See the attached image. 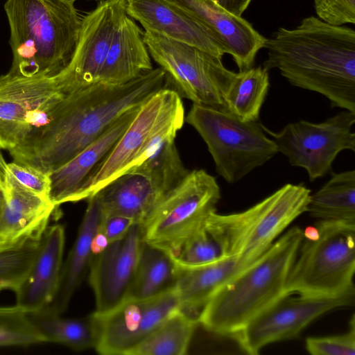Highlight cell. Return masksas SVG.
I'll list each match as a JSON object with an SVG mask.
<instances>
[{
    "label": "cell",
    "mask_w": 355,
    "mask_h": 355,
    "mask_svg": "<svg viewBox=\"0 0 355 355\" xmlns=\"http://www.w3.org/2000/svg\"><path fill=\"white\" fill-rule=\"evenodd\" d=\"M168 87L166 71L158 67L123 85L95 83L67 93L48 125L26 146L9 153L13 161L49 174L99 137L128 110Z\"/></svg>",
    "instance_id": "cell-1"
},
{
    "label": "cell",
    "mask_w": 355,
    "mask_h": 355,
    "mask_svg": "<svg viewBox=\"0 0 355 355\" xmlns=\"http://www.w3.org/2000/svg\"><path fill=\"white\" fill-rule=\"evenodd\" d=\"M263 67L277 69L293 86L319 93L333 107L355 113V31L318 17L266 38Z\"/></svg>",
    "instance_id": "cell-2"
},
{
    "label": "cell",
    "mask_w": 355,
    "mask_h": 355,
    "mask_svg": "<svg viewBox=\"0 0 355 355\" xmlns=\"http://www.w3.org/2000/svg\"><path fill=\"white\" fill-rule=\"evenodd\" d=\"M76 0H6L12 53L10 72L55 77L76 50L82 18Z\"/></svg>",
    "instance_id": "cell-3"
},
{
    "label": "cell",
    "mask_w": 355,
    "mask_h": 355,
    "mask_svg": "<svg viewBox=\"0 0 355 355\" xmlns=\"http://www.w3.org/2000/svg\"><path fill=\"white\" fill-rule=\"evenodd\" d=\"M303 239L293 227L257 259L241 270L211 297L198 323L207 331L232 336L252 319L286 293V286Z\"/></svg>",
    "instance_id": "cell-4"
},
{
    "label": "cell",
    "mask_w": 355,
    "mask_h": 355,
    "mask_svg": "<svg viewBox=\"0 0 355 355\" xmlns=\"http://www.w3.org/2000/svg\"><path fill=\"white\" fill-rule=\"evenodd\" d=\"M310 197L311 191L305 186L289 183L245 211L225 215L214 212L207 223L225 254L248 266L307 211Z\"/></svg>",
    "instance_id": "cell-5"
},
{
    "label": "cell",
    "mask_w": 355,
    "mask_h": 355,
    "mask_svg": "<svg viewBox=\"0 0 355 355\" xmlns=\"http://www.w3.org/2000/svg\"><path fill=\"white\" fill-rule=\"evenodd\" d=\"M315 224L318 236L302 239L286 293L327 297L355 292V223L318 220Z\"/></svg>",
    "instance_id": "cell-6"
},
{
    "label": "cell",
    "mask_w": 355,
    "mask_h": 355,
    "mask_svg": "<svg viewBox=\"0 0 355 355\" xmlns=\"http://www.w3.org/2000/svg\"><path fill=\"white\" fill-rule=\"evenodd\" d=\"M185 121L202 138L216 171L228 183L240 181L278 153L258 121H244L231 113L195 103Z\"/></svg>",
    "instance_id": "cell-7"
},
{
    "label": "cell",
    "mask_w": 355,
    "mask_h": 355,
    "mask_svg": "<svg viewBox=\"0 0 355 355\" xmlns=\"http://www.w3.org/2000/svg\"><path fill=\"white\" fill-rule=\"evenodd\" d=\"M143 37L150 57L181 97L227 112L225 95L236 73L223 65L222 58L148 31Z\"/></svg>",
    "instance_id": "cell-8"
},
{
    "label": "cell",
    "mask_w": 355,
    "mask_h": 355,
    "mask_svg": "<svg viewBox=\"0 0 355 355\" xmlns=\"http://www.w3.org/2000/svg\"><path fill=\"white\" fill-rule=\"evenodd\" d=\"M65 94L55 77L0 75V150L10 153L33 140Z\"/></svg>",
    "instance_id": "cell-9"
},
{
    "label": "cell",
    "mask_w": 355,
    "mask_h": 355,
    "mask_svg": "<svg viewBox=\"0 0 355 355\" xmlns=\"http://www.w3.org/2000/svg\"><path fill=\"white\" fill-rule=\"evenodd\" d=\"M355 113L344 110L321 123L304 120L290 123L275 132L261 128L291 165L301 167L313 182L332 172V164L343 150L355 151Z\"/></svg>",
    "instance_id": "cell-10"
},
{
    "label": "cell",
    "mask_w": 355,
    "mask_h": 355,
    "mask_svg": "<svg viewBox=\"0 0 355 355\" xmlns=\"http://www.w3.org/2000/svg\"><path fill=\"white\" fill-rule=\"evenodd\" d=\"M216 179L203 169L189 171L141 225L144 241L161 246L216 211Z\"/></svg>",
    "instance_id": "cell-11"
},
{
    "label": "cell",
    "mask_w": 355,
    "mask_h": 355,
    "mask_svg": "<svg viewBox=\"0 0 355 355\" xmlns=\"http://www.w3.org/2000/svg\"><path fill=\"white\" fill-rule=\"evenodd\" d=\"M180 309L174 288L147 299H125L105 313L94 312V349L103 355H130L169 315Z\"/></svg>",
    "instance_id": "cell-12"
},
{
    "label": "cell",
    "mask_w": 355,
    "mask_h": 355,
    "mask_svg": "<svg viewBox=\"0 0 355 355\" xmlns=\"http://www.w3.org/2000/svg\"><path fill=\"white\" fill-rule=\"evenodd\" d=\"M354 297L355 292L327 297L286 294L232 337L245 352L256 355L270 343L297 337L324 313L352 304Z\"/></svg>",
    "instance_id": "cell-13"
},
{
    "label": "cell",
    "mask_w": 355,
    "mask_h": 355,
    "mask_svg": "<svg viewBox=\"0 0 355 355\" xmlns=\"http://www.w3.org/2000/svg\"><path fill=\"white\" fill-rule=\"evenodd\" d=\"M125 13V0H103L82 18L75 53L69 65L55 76L64 93L96 83L114 32Z\"/></svg>",
    "instance_id": "cell-14"
},
{
    "label": "cell",
    "mask_w": 355,
    "mask_h": 355,
    "mask_svg": "<svg viewBox=\"0 0 355 355\" xmlns=\"http://www.w3.org/2000/svg\"><path fill=\"white\" fill-rule=\"evenodd\" d=\"M144 241L141 225L135 223L122 238L92 257L89 283L95 296V313H107L125 300Z\"/></svg>",
    "instance_id": "cell-15"
},
{
    "label": "cell",
    "mask_w": 355,
    "mask_h": 355,
    "mask_svg": "<svg viewBox=\"0 0 355 355\" xmlns=\"http://www.w3.org/2000/svg\"><path fill=\"white\" fill-rule=\"evenodd\" d=\"M127 15L148 31L222 58L225 51L199 20L168 0H125Z\"/></svg>",
    "instance_id": "cell-16"
},
{
    "label": "cell",
    "mask_w": 355,
    "mask_h": 355,
    "mask_svg": "<svg viewBox=\"0 0 355 355\" xmlns=\"http://www.w3.org/2000/svg\"><path fill=\"white\" fill-rule=\"evenodd\" d=\"M141 105L128 110L99 137L49 173V200L55 207L65 202L79 201L85 183L128 128Z\"/></svg>",
    "instance_id": "cell-17"
},
{
    "label": "cell",
    "mask_w": 355,
    "mask_h": 355,
    "mask_svg": "<svg viewBox=\"0 0 355 355\" xmlns=\"http://www.w3.org/2000/svg\"><path fill=\"white\" fill-rule=\"evenodd\" d=\"M199 20L211 31L230 54L239 71L253 67L266 38L247 20L237 17L213 0H168Z\"/></svg>",
    "instance_id": "cell-18"
},
{
    "label": "cell",
    "mask_w": 355,
    "mask_h": 355,
    "mask_svg": "<svg viewBox=\"0 0 355 355\" xmlns=\"http://www.w3.org/2000/svg\"><path fill=\"white\" fill-rule=\"evenodd\" d=\"M0 210V239L3 250L40 238L56 209L49 198L31 192L5 176Z\"/></svg>",
    "instance_id": "cell-19"
},
{
    "label": "cell",
    "mask_w": 355,
    "mask_h": 355,
    "mask_svg": "<svg viewBox=\"0 0 355 355\" xmlns=\"http://www.w3.org/2000/svg\"><path fill=\"white\" fill-rule=\"evenodd\" d=\"M166 88L152 95L141 105L128 128L85 183L79 201L89 199L130 168L143 148L159 115Z\"/></svg>",
    "instance_id": "cell-20"
},
{
    "label": "cell",
    "mask_w": 355,
    "mask_h": 355,
    "mask_svg": "<svg viewBox=\"0 0 355 355\" xmlns=\"http://www.w3.org/2000/svg\"><path fill=\"white\" fill-rule=\"evenodd\" d=\"M64 241L61 225L47 226L43 232L31 267L14 291L16 304L28 313L38 311L53 301L60 279Z\"/></svg>",
    "instance_id": "cell-21"
},
{
    "label": "cell",
    "mask_w": 355,
    "mask_h": 355,
    "mask_svg": "<svg viewBox=\"0 0 355 355\" xmlns=\"http://www.w3.org/2000/svg\"><path fill=\"white\" fill-rule=\"evenodd\" d=\"M168 193L146 173L128 171L95 195L103 216L121 215L141 225Z\"/></svg>",
    "instance_id": "cell-22"
},
{
    "label": "cell",
    "mask_w": 355,
    "mask_h": 355,
    "mask_svg": "<svg viewBox=\"0 0 355 355\" xmlns=\"http://www.w3.org/2000/svg\"><path fill=\"white\" fill-rule=\"evenodd\" d=\"M153 69L143 33L125 13L114 32L96 83L120 85Z\"/></svg>",
    "instance_id": "cell-23"
},
{
    "label": "cell",
    "mask_w": 355,
    "mask_h": 355,
    "mask_svg": "<svg viewBox=\"0 0 355 355\" xmlns=\"http://www.w3.org/2000/svg\"><path fill=\"white\" fill-rule=\"evenodd\" d=\"M103 218L100 201L96 195L89 198L88 205L79 227L75 242L62 263L58 291L53 301L45 308L61 315L84 279L93 257L91 245L94 235Z\"/></svg>",
    "instance_id": "cell-24"
},
{
    "label": "cell",
    "mask_w": 355,
    "mask_h": 355,
    "mask_svg": "<svg viewBox=\"0 0 355 355\" xmlns=\"http://www.w3.org/2000/svg\"><path fill=\"white\" fill-rule=\"evenodd\" d=\"M248 266L236 257L190 268H180L174 286L180 309L198 318L216 292L235 275Z\"/></svg>",
    "instance_id": "cell-25"
},
{
    "label": "cell",
    "mask_w": 355,
    "mask_h": 355,
    "mask_svg": "<svg viewBox=\"0 0 355 355\" xmlns=\"http://www.w3.org/2000/svg\"><path fill=\"white\" fill-rule=\"evenodd\" d=\"M180 268L163 248L144 241L137 270L125 299H147L173 289Z\"/></svg>",
    "instance_id": "cell-26"
},
{
    "label": "cell",
    "mask_w": 355,
    "mask_h": 355,
    "mask_svg": "<svg viewBox=\"0 0 355 355\" xmlns=\"http://www.w3.org/2000/svg\"><path fill=\"white\" fill-rule=\"evenodd\" d=\"M306 212L318 220L355 223V171L331 173L330 179L311 194Z\"/></svg>",
    "instance_id": "cell-27"
},
{
    "label": "cell",
    "mask_w": 355,
    "mask_h": 355,
    "mask_svg": "<svg viewBox=\"0 0 355 355\" xmlns=\"http://www.w3.org/2000/svg\"><path fill=\"white\" fill-rule=\"evenodd\" d=\"M207 218L159 246L166 251L180 268L209 264L227 257L209 227Z\"/></svg>",
    "instance_id": "cell-28"
},
{
    "label": "cell",
    "mask_w": 355,
    "mask_h": 355,
    "mask_svg": "<svg viewBox=\"0 0 355 355\" xmlns=\"http://www.w3.org/2000/svg\"><path fill=\"white\" fill-rule=\"evenodd\" d=\"M269 87L268 71L263 67L236 73L225 95L227 112L244 121H258Z\"/></svg>",
    "instance_id": "cell-29"
},
{
    "label": "cell",
    "mask_w": 355,
    "mask_h": 355,
    "mask_svg": "<svg viewBox=\"0 0 355 355\" xmlns=\"http://www.w3.org/2000/svg\"><path fill=\"white\" fill-rule=\"evenodd\" d=\"M198 318L179 309L169 315L130 355H184L187 353Z\"/></svg>",
    "instance_id": "cell-30"
},
{
    "label": "cell",
    "mask_w": 355,
    "mask_h": 355,
    "mask_svg": "<svg viewBox=\"0 0 355 355\" xmlns=\"http://www.w3.org/2000/svg\"><path fill=\"white\" fill-rule=\"evenodd\" d=\"M28 314L47 343L62 344L78 351L94 348L96 334L92 315L84 318H64L45 309Z\"/></svg>",
    "instance_id": "cell-31"
},
{
    "label": "cell",
    "mask_w": 355,
    "mask_h": 355,
    "mask_svg": "<svg viewBox=\"0 0 355 355\" xmlns=\"http://www.w3.org/2000/svg\"><path fill=\"white\" fill-rule=\"evenodd\" d=\"M47 343L24 309L15 304L0 306V347Z\"/></svg>",
    "instance_id": "cell-32"
},
{
    "label": "cell",
    "mask_w": 355,
    "mask_h": 355,
    "mask_svg": "<svg viewBox=\"0 0 355 355\" xmlns=\"http://www.w3.org/2000/svg\"><path fill=\"white\" fill-rule=\"evenodd\" d=\"M41 236L0 252V283L4 289L14 291L24 279L39 250Z\"/></svg>",
    "instance_id": "cell-33"
},
{
    "label": "cell",
    "mask_w": 355,
    "mask_h": 355,
    "mask_svg": "<svg viewBox=\"0 0 355 355\" xmlns=\"http://www.w3.org/2000/svg\"><path fill=\"white\" fill-rule=\"evenodd\" d=\"M305 347L312 355H354V316L352 318L350 329L347 332L332 336L307 338Z\"/></svg>",
    "instance_id": "cell-34"
},
{
    "label": "cell",
    "mask_w": 355,
    "mask_h": 355,
    "mask_svg": "<svg viewBox=\"0 0 355 355\" xmlns=\"http://www.w3.org/2000/svg\"><path fill=\"white\" fill-rule=\"evenodd\" d=\"M6 175L22 188L49 199V173L31 166L12 161L6 164Z\"/></svg>",
    "instance_id": "cell-35"
},
{
    "label": "cell",
    "mask_w": 355,
    "mask_h": 355,
    "mask_svg": "<svg viewBox=\"0 0 355 355\" xmlns=\"http://www.w3.org/2000/svg\"><path fill=\"white\" fill-rule=\"evenodd\" d=\"M317 17L333 25L355 24V0H314Z\"/></svg>",
    "instance_id": "cell-36"
},
{
    "label": "cell",
    "mask_w": 355,
    "mask_h": 355,
    "mask_svg": "<svg viewBox=\"0 0 355 355\" xmlns=\"http://www.w3.org/2000/svg\"><path fill=\"white\" fill-rule=\"evenodd\" d=\"M135 223L133 219L121 215L103 216L99 229L110 243L122 238Z\"/></svg>",
    "instance_id": "cell-37"
},
{
    "label": "cell",
    "mask_w": 355,
    "mask_h": 355,
    "mask_svg": "<svg viewBox=\"0 0 355 355\" xmlns=\"http://www.w3.org/2000/svg\"><path fill=\"white\" fill-rule=\"evenodd\" d=\"M232 15L241 17L252 0H213Z\"/></svg>",
    "instance_id": "cell-38"
},
{
    "label": "cell",
    "mask_w": 355,
    "mask_h": 355,
    "mask_svg": "<svg viewBox=\"0 0 355 355\" xmlns=\"http://www.w3.org/2000/svg\"><path fill=\"white\" fill-rule=\"evenodd\" d=\"M110 243L106 236L98 227L92 241L91 249L93 257L103 252Z\"/></svg>",
    "instance_id": "cell-39"
},
{
    "label": "cell",
    "mask_w": 355,
    "mask_h": 355,
    "mask_svg": "<svg viewBox=\"0 0 355 355\" xmlns=\"http://www.w3.org/2000/svg\"><path fill=\"white\" fill-rule=\"evenodd\" d=\"M6 164L1 151H0V185L1 187L2 183L4 180V178L6 172Z\"/></svg>",
    "instance_id": "cell-40"
},
{
    "label": "cell",
    "mask_w": 355,
    "mask_h": 355,
    "mask_svg": "<svg viewBox=\"0 0 355 355\" xmlns=\"http://www.w3.org/2000/svg\"><path fill=\"white\" fill-rule=\"evenodd\" d=\"M2 200H3V196H2L1 187V185H0V210H1V205H2Z\"/></svg>",
    "instance_id": "cell-41"
},
{
    "label": "cell",
    "mask_w": 355,
    "mask_h": 355,
    "mask_svg": "<svg viewBox=\"0 0 355 355\" xmlns=\"http://www.w3.org/2000/svg\"><path fill=\"white\" fill-rule=\"evenodd\" d=\"M2 251H5V250H3V249L2 243H1V241L0 239V252H2Z\"/></svg>",
    "instance_id": "cell-42"
},
{
    "label": "cell",
    "mask_w": 355,
    "mask_h": 355,
    "mask_svg": "<svg viewBox=\"0 0 355 355\" xmlns=\"http://www.w3.org/2000/svg\"><path fill=\"white\" fill-rule=\"evenodd\" d=\"M3 289H4V288H3V286H2V285L1 284V283H0V292H1L2 290H3Z\"/></svg>",
    "instance_id": "cell-43"
},
{
    "label": "cell",
    "mask_w": 355,
    "mask_h": 355,
    "mask_svg": "<svg viewBox=\"0 0 355 355\" xmlns=\"http://www.w3.org/2000/svg\"><path fill=\"white\" fill-rule=\"evenodd\" d=\"M93 1H103V0H93Z\"/></svg>",
    "instance_id": "cell-44"
}]
</instances>
